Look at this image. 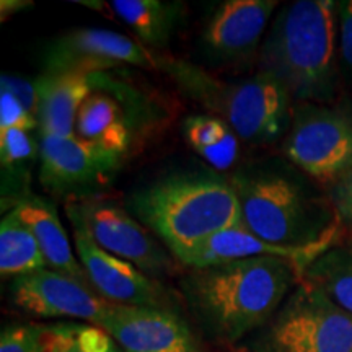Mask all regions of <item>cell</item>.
<instances>
[{"mask_svg": "<svg viewBox=\"0 0 352 352\" xmlns=\"http://www.w3.org/2000/svg\"><path fill=\"white\" fill-rule=\"evenodd\" d=\"M300 280L296 263L258 256L189 270L179 287L204 331L233 344L261 329Z\"/></svg>", "mask_w": 352, "mask_h": 352, "instance_id": "6da1fadb", "label": "cell"}, {"mask_svg": "<svg viewBox=\"0 0 352 352\" xmlns=\"http://www.w3.org/2000/svg\"><path fill=\"white\" fill-rule=\"evenodd\" d=\"M243 226L272 245L340 243L342 230L328 196L321 197L305 179L280 162H252L230 178Z\"/></svg>", "mask_w": 352, "mask_h": 352, "instance_id": "7a4b0ae2", "label": "cell"}, {"mask_svg": "<svg viewBox=\"0 0 352 352\" xmlns=\"http://www.w3.org/2000/svg\"><path fill=\"white\" fill-rule=\"evenodd\" d=\"M126 206L175 258L215 233L243 223L230 182L215 170L162 176L135 189Z\"/></svg>", "mask_w": 352, "mask_h": 352, "instance_id": "3957f363", "label": "cell"}, {"mask_svg": "<svg viewBox=\"0 0 352 352\" xmlns=\"http://www.w3.org/2000/svg\"><path fill=\"white\" fill-rule=\"evenodd\" d=\"M338 3L297 0L272 19L259 67L284 83L298 103L329 104L338 94Z\"/></svg>", "mask_w": 352, "mask_h": 352, "instance_id": "277c9868", "label": "cell"}, {"mask_svg": "<svg viewBox=\"0 0 352 352\" xmlns=\"http://www.w3.org/2000/svg\"><path fill=\"white\" fill-rule=\"evenodd\" d=\"M158 69L165 70L209 114L226 121L246 144L270 145L289 131L292 96L271 74L259 70L245 80L227 82L195 64L160 56Z\"/></svg>", "mask_w": 352, "mask_h": 352, "instance_id": "5b68a950", "label": "cell"}, {"mask_svg": "<svg viewBox=\"0 0 352 352\" xmlns=\"http://www.w3.org/2000/svg\"><path fill=\"white\" fill-rule=\"evenodd\" d=\"M256 333L253 352H352V315L307 280Z\"/></svg>", "mask_w": 352, "mask_h": 352, "instance_id": "8992f818", "label": "cell"}, {"mask_svg": "<svg viewBox=\"0 0 352 352\" xmlns=\"http://www.w3.org/2000/svg\"><path fill=\"white\" fill-rule=\"evenodd\" d=\"M284 155L296 168L328 184L352 168V101L297 103Z\"/></svg>", "mask_w": 352, "mask_h": 352, "instance_id": "52a82bcc", "label": "cell"}, {"mask_svg": "<svg viewBox=\"0 0 352 352\" xmlns=\"http://www.w3.org/2000/svg\"><path fill=\"white\" fill-rule=\"evenodd\" d=\"M124 158L78 138H39V182L54 199L100 197L120 173Z\"/></svg>", "mask_w": 352, "mask_h": 352, "instance_id": "ba28073f", "label": "cell"}, {"mask_svg": "<svg viewBox=\"0 0 352 352\" xmlns=\"http://www.w3.org/2000/svg\"><path fill=\"white\" fill-rule=\"evenodd\" d=\"M64 209L80 220L101 248L134 264L152 279L170 276L178 270L179 263L170 250L121 206L95 197L67 202Z\"/></svg>", "mask_w": 352, "mask_h": 352, "instance_id": "9c48e42d", "label": "cell"}, {"mask_svg": "<svg viewBox=\"0 0 352 352\" xmlns=\"http://www.w3.org/2000/svg\"><path fill=\"white\" fill-rule=\"evenodd\" d=\"M118 65L158 69V56L132 38L103 28L70 30L51 39L43 52V74L50 76H91Z\"/></svg>", "mask_w": 352, "mask_h": 352, "instance_id": "30bf717a", "label": "cell"}, {"mask_svg": "<svg viewBox=\"0 0 352 352\" xmlns=\"http://www.w3.org/2000/svg\"><path fill=\"white\" fill-rule=\"evenodd\" d=\"M72 223L76 254L85 271L88 284L113 305L166 308L170 297L155 279L144 274L134 264L108 253L83 227L76 215L65 212Z\"/></svg>", "mask_w": 352, "mask_h": 352, "instance_id": "8fae6325", "label": "cell"}, {"mask_svg": "<svg viewBox=\"0 0 352 352\" xmlns=\"http://www.w3.org/2000/svg\"><path fill=\"white\" fill-rule=\"evenodd\" d=\"M12 300L20 310L39 318L82 320L101 327L113 303L101 298L88 284L46 270L13 277Z\"/></svg>", "mask_w": 352, "mask_h": 352, "instance_id": "7c38bea8", "label": "cell"}, {"mask_svg": "<svg viewBox=\"0 0 352 352\" xmlns=\"http://www.w3.org/2000/svg\"><path fill=\"white\" fill-rule=\"evenodd\" d=\"M279 2L227 0L210 13L201 32V52L217 65L243 64L261 50Z\"/></svg>", "mask_w": 352, "mask_h": 352, "instance_id": "4fadbf2b", "label": "cell"}, {"mask_svg": "<svg viewBox=\"0 0 352 352\" xmlns=\"http://www.w3.org/2000/svg\"><path fill=\"white\" fill-rule=\"evenodd\" d=\"M94 91L82 104L76 121V138L124 158L138 139L139 103L131 91L113 82L108 72L91 74Z\"/></svg>", "mask_w": 352, "mask_h": 352, "instance_id": "5bb4252c", "label": "cell"}, {"mask_svg": "<svg viewBox=\"0 0 352 352\" xmlns=\"http://www.w3.org/2000/svg\"><path fill=\"white\" fill-rule=\"evenodd\" d=\"M100 328L124 352H199L184 320L166 308L114 305Z\"/></svg>", "mask_w": 352, "mask_h": 352, "instance_id": "9a60e30c", "label": "cell"}, {"mask_svg": "<svg viewBox=\"0 0 352 352\" xmlns=\"http://www.w3.org/2000/svg\"><path fill=\"white\" fill-rule=\"evenodd\" d=\"M331 246L334 245L318 243L305 246V248L272 245L259 239L241 223V226L226 228V230L215 233L210 239L202 241L201 245L176 258V261L182 266H186L188 270H197V267L215 266V264L239 261V259L276 256L296 263L302 274H305L307 267L324 252H328Z\"/></svg>", "mask_w": 352, "mask_h": 352, "instance_id": "2e32d148", "label": "cell"}, {"mask_svg": "<svg viewBox=\"0 0 352 352\" xmlns=\"http://www.w3.org/2000/svg\"><path fill=\"white\" fill-rule=\"evenodd\" d=\"M10 209L19 214V217L36 236L50 270L72 277L78 283L88 284L85 271H83L77 254L72 252L70 240L60 223L56 206L50 199L34 195V192H28V195L12 201L8 204V210Z\"/></svg>", "mask_w": 352, "mask_h": 352, "instance_id": "e0dca14e", "label": "cell"}, {"mask_svg": "<svg viewBox=\"0 0 352 352\" xmlns=\"http://www.w3.org/2000/svg\"><path fill=\"white\" fill-rule=\"evenodd\" d=\"M38 91L39 135L76 138V121L82 104L94 91L91 76L85 74H41L34 80Z\"/></svg>", "mask_w": 352, "mask_h": 352, "instance_id": "ac0fdd59", "label": "cell"}, {"mask_svg": "<svg viewBox=\"0 0 352 352\" xmlns=\"http://www.w3.org/2000/svg\"><path fill=\"white\" fill-rule=\"evenodd\" d=\"M109 10L129 26L139 43L148 50L168 46L176 26L183 16L182 2L162 0H113Z\"/></svg>", "mask_w": 352, "mask_h": 352, "instance_id": "d6986e66", "label": "cell"}, {"mask_svg": "<svg viewBox=\"0 0 352 352\" xmlns=\"http://www.w3.org/2000/svg\"><path fill=\"white\" fill-rule=\"evenodd\" d=\"M183 138L189 147L214 170L227 171L240 155V138L226 121L202 113L183 121Z\"/></svg>", "mask_w": 352, "mask_h": 352, "instance_id": "ffe728a7", "label": "cell"}, {"mask_svg": "<svg viewBox=\"0 0 352 352\" xmlns=\"http://www.w3.org/2000/svg\"><path fill=\"white\" fill-rule=\"evenodd\" d=\"M47 264L36 236L15 210H7L0 222V272L19 277L46 270Z\"/></svg>", "mask_w": 352, "mask_h": 352, "instance_id": "44dd1931", "label": "cell"}, {"mask_svg": "<svg viewBox=\"0 0 352 352\" xmlns=\"http://www.w3.org/2000/svg\"><path fill=\"white\" fill-rule=\"evenodd\" d=\"M303 280L352 315V243H336L307 267Z\"/></svg>", "mask_w": 352, "mask_h": 352, "instance_id": "7402d4cb", "label": "cell"}, {"mask_svg": "<svg viewBox=\"0 0 352 352\" xmlns=\"http://www.w3.org/2000/svg\"><path fill=\"white\" fill-rule=\"evenodd\" d=\"M36 158L39 160V140L36 142L32 138V131H0V162L3 182L7 179V186L3 188L7 197L3 202L7 201L10 204L12 201L28 195L30 191L23 186V183L30 179Z\"/></svg>", "mask_w": 352, "mask_h": 352, "instance_id": "603a6c76", "label": "cell"}, {"mask_svg": "<svg viewBox=\"0 0 352 352\" xmlns=\"http://www.w3.org/2000/svg\"><path fill=\"white\" fill-rule=\"evenodd\" d=\"M44 347L46 352H124L104 329L83 323L44 327Z\"/></svg>", "mask_w": 352, "mask_h": 352, "instance_id": "cb8c5ba5", "label": "cell"}, {"mask_svg": "<svg viewBox=\"0 0 352 352\" xmlns=\"http://www.w3.org/2000/svg\"><path fill=\"white\" fill-rule=\"evenodd\" d=\"M0 352H46L44 324H12L0 334Z\"/></svg>", "mask_w": 352, "mask_h": 352, "instance_id": "d4e9b609", "label": "cell"}, {"mask_svg": "<svg viewBox=\"0 0 352 352\" xmlns=\"http://www.w3.org/2000/svg\"><path fill=\"white\" fill-rule=\"evenodd\" d=\"M327 196L341 230L352 232V168L327 184Z\"/></svg>", "mask_w": 352, "mask_h": 352, "instance_id": "484cf974", "label": "cell"}, {"mask_svg": "<svg viewBox=\"0 0 352 352\" xmlns=\"http://www.w3.org/2000/svg\"><path fill=\"white\" fill-rule=\"evenodd\" d=\"M34 127H38L36 116H33L10 91L0 88V131L25 129L33 132Z\"/></svg>", "mask_w": 352, "mask_h": 352, "instance_id": "4316f807", "label": "cell"}, {"mask_svg": "<svg viewBox=\"0 0 352 352\" xmlns=\"http://www.w3.org/2000/svg\"><path fill=\"white\" fill-rule=\"evenodd\" d=\"M0 88H6L7 91L15 96L23 107L28 109L33 116L38 113V91L34 80H28V78L13 76V74H2L0 76Z\"/></svg>", "mask_w": 352, "mask_h": 352, "instance_id": "83f0119b", "label": "cell"}, {"mask_svg": "<svg viewBox=\"0 0 352 352\" xmlns=\"http://www.w3.org/2000/svg\"><path fill=\"white\" fill-rule=\"evenodd\" d=\"M338 23H340V51L346 72L352 78V0L338 3Z\"/></svg>", "mask_w": 352, "mask_h": 352, "instance_id": "f1b7e54d", "label": "cell"}, {"mask_svg": "<svg viewBox=\"0 0 352 352\" xmlns=\"http://www.w3.org/2000/svg\"><path fill=\"white\" fill-rule=\"evenodd\" d=\"M0 6H2V20H6L7 16L12 15V13L20 12L21 8H25V6L32 7V2H19V0H7L6 2V0H3Z\"/></svg>", "mask_w": 352, "mask_h": 352, "instance_id": "f546056e", "label": "cell"}]
</instances>
